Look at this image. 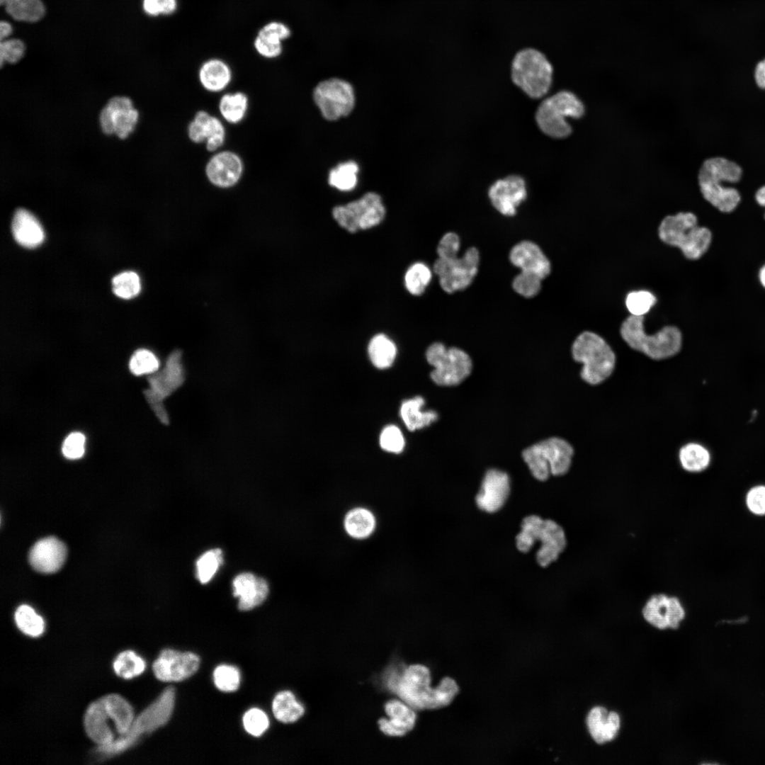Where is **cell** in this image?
I'll return each instance as SVG.
<instances>
[{"instance_id":"54","label":"cell","mask_w":765,"mask_h":765,"mask_svg":"<svg viewBox=\"0 0 765 765\" xmlns=\"http://www.w3.org/2000/svg\"><path fill=\"white\" fill-rule=\"evenodd\" d=\"M85 436L80 432L69 434L62 444V453L68 459H78L83 456L85 451Z\"/></svg>"},{"instance_id":"31","label":"cell","mask_w":765,"mask_h":765,"mask_svg":"<svg viewBox=\"0 0 765 765\" xmlns=\"http://www.w3.org/2000/svg\"><path fill=\"white\" fill-rule=\"evenodd\" d=\"M199 81L202 86L210 92L224 90L232 80V71L227 63L220 59L205 61L200 67Z\"/></svg>"},{"instance_id":"32","label":"cell","mask_w":765,"mask_h":765,"mask_svg":"<svg viewBox=\"0 0 765 765\" xmlns=\"http://www.w3.org/2000/svg\"><path fill=\"white\" fill-rule=\"evenodd\" d=\"M104 707L114 724L116 732L125 734L134 720V711L131 705L121 696L110 693L101 698Z\"/></svg>"},{"instance_id":"29","label":"cell","mask_w":765,"mask_h":765,"mask_svg":"<svg viewBox=\"0 0 765 765\" xmlns=\"http://www.w3.org/2000/svg\"><path fill=\"white\" fill-rule=\"evenodd\" d=\"M291 35L290 28L284 23L271 21L258 32L254 40L256 52L266 58H275L283 52L282 42Z\"/></svg>"},{"instance_id":"21","label":"cell","mask_w":765,"mask_h":765,"mask_svg":"<svg viewBox=\"0 0 765 765\" xmlns=\"http://www.w3.org/2000/svg\"><path fill=\"white\" fill-rule=\"evenodd\" d=\"M509 492L508 475L499 470H489L484 475L480 490L476 496L477 505L488 513L497 511L504 504Z\"/></svg>"},{"instance_id":"9","label":"cell","mask_w":765,"mask_h":765,"mask_svg":"<svg viewBox=\"0 0 765 765\" xmlns=\"http://www.w3.org/2000/svg\"><path fill=\"white\" fill-rule=\"evenodd\" d=\"M552 74L550 62L542 52L533 48L518 52L511 62L513 83L533 99L542 98L548 93Z\"/></svg>"},{"instance_id":"11","label":"cell","mask_w":765,"mask_h":765,"mask_svg":"<svg viewBox=\"0 0 765 765\" xmlns=\"http://www.w3.org/2000/svg\"><path fill=\"white\" fill-rule=\"evenodd\" d=\"M480 256L476 247L468 248L462 256L438 257L433 272L438 277L441 289L449 294L468 288L476 277Z\"/></svg>"},{"instance_id":"16","label":"cell","mask_w":765,"mask_h":765,"mask_svg":"<svg viewBox=\"0 0 765 765\" xmlns=\"http://www.w3.org/2000/svg\"><path fill=\"white\" fill-rule=\"evenodd\" d=\"M199 657L191 652L166 649L154 662L152 669L157 679L178 682L193 676L198 669Z\"/></svg>"},{"instance_id":"43","label":"cell","mask_w":765,"mask_h":765,"mask_svg":"<svg viewBox=\"0 0 765 765\" xmlns=\"http://www.w3.org/2000/svg\"><path fill=\"white\" fill-rule=\"evenodd\" d=\"M14 619L18 629L27 635L38 637L45 630L43 618L28 605L23 604L18 606L15 612Z\"/></svg>"},{"instance_id":"59","label":"cell","mask_w":765,"mask_h":765,"mask_svg":"<svg viewBox=\"0 0 765 765\" xmlns=\"http://www.w3.org/2000/svg\"><path fill=\"white\" fill-rule=\"evenodd\" d=\"M756 202L761 206H765V186L761 187L755 194Z\"/></svg>"},{"instance_id":"7","label":"cell","mask_w":765,"mask_h":765,"mask_svg":"<svg viewBox=\"0 0 765 765\" xmlns=\"http://www.w3.org/2000/svg\"><path fill=\"white\" fill-rule=\"evenodd\" d=\"M538 540L541 545L536 558L544 567L556 561L567 545L565 532L557 522L528 516L522 521L521 531L516 536V547L521 552H527Z\"/></svg>"},{"instance_id":"14","label":"cell","mask_w":765,"mask_h":765,"mask_svg":"<svg viewBox=\"0 0 765 765\" xmlns=\"http://www.w3.org/2000/svg\"><path fill=\"white\" fill-rule=\"evenodd\" d=\"M312 97L322 115L330 121L349 115L356 102L352 85L336 77L318 83L313 90Z\"/></svg>"},{"instance_id":"52","label":"cell","mask_w":765,"mask_h":765,"mask_svg":"<svg viewBox=\"0 0 765 765\" xmlns=\"http://www.w3.org/2000/svg\"><path fill=\"white\" fill-rule=\"evenodd\" d=\"M25 45L19 39H6L0 43V62L16 63L23 56Z\"/></svg>"},{"instance_id":"8","label":"cell","mask_w":765,"mask_h":765,"mask_svg":"<svg viewBox=\"0 0 765 765\" xmlns=\"http://www.w3.org/2000/svg\"><path fill=\"white\" fill-rule=\"evenodd\" d=\"M585 113L582 100L573 92L560 91L545 98L538 106L535 120L539 129L554 139L570 136L572 128L567 118H581Z\"/></svg>"},{"instance_id":"41","label":"cell","mask_w":765,"mask_h":765,"mask_svg":"<svg viewBox=\"0 0 765 765\" xmlns=\"http://www.w3.org/2000/svg\"><path fill=\"white\" fill-rule=\"evenodd\" d=\"M113 667L115 674L121 678L130 679L140 675L146 668V663L134 651L125 650L115 657Z\"/></svg>"},{"instance_id":"56","label":"cell","mask_w":765,"mask_h":765,"mask_svg":"<svg viewBox=\"0 0 765 765\" xmlns=\"http://www.w3.org/2000/svg\"><path fill=\"white\" fill-rule=\"evenodd\" d=\"M142 7L149 16L171 15L177 8V0H143Z\"/></svg>"},{"instance_id":"57","label":"cell","mask_w":765,"mask_h":765,"mask_svg":"<svg viewBox=\"0 0 765 765\" xmlns=\"http://www.w3.org/2000/svg\"><path fill=\"white\" fill-rule=\"evenodd\" d=\"M754 79L760 89H765V58L756 64L754 69Z\"/></svg>"},{"instance_id":"10","label":"cell","mask_w":765,"mask_h":765,"mask_svg":"<svg viewBox=\"0 0 765 765\" xmlns=\"http://www.w3.org/2000/svg\"><path fill=\"white\" fill-rule=\"evenodd\" d=\"M574 449L563 438L552 437L538 442L523 450L522 456L532 475L540 481L550 475L566 474L572 465Z\"/></svg>"},{"instance_id":"50","label":"cell","mask_w":765,"mask_h":765,"mask_svg":"<svg viewBox=\"0 0 765 765\" xmlns=\"http://www.w3.org/2000/svg\"><path fill=\"white\" fill-rule=\"evenodd\" d=\"M245 730L252 736L262 735L269 727V719L261 709L253 708L247 710L242 719Z\"/></svg>"},{"instance_id":"25","label":"cell","mask_w":765,"mask_h":765,"mask_svg":"<svg viewBox=\"0 0 765 765\" xmlns=\"http://www.w3.org/2000/svg\"><path fill=\"white\" fill-rule=\"evenodd\" d=\"M388 718L378 721L380 730L390 737H402L411 731L416 723L415 710L402 700H390L385 703Z\"/></svg>"},{"instance_id":"18","label":"cell","mask_w":765,"mask_h":765,"mask_svg":"<svg viewBox=\"0 0 765 765\" xmlns=\"http://www.w3.org/2000/svg\"><path fill=\"white\" fill-rule=\"evenodd\" d=\"M138 120V112L132 101L126 97H114L103 108L100 123L106 134H115L120 138L127 137L134 130Z\"/></svg>"},{"instance_id":"46","label":"cell","mask_w":765,"mask_h":765,"mask_svg":"<svg viewBox=\"0 0 765 765\" xmlns=\"http://www.w3.org/2000/svg\"><path fill=\"white\" fill-rule=\"evenodd\" d=\"M159 367V361L157 356L150 351L140 348L132 354L129 368L132 373L135 375L152 374Z\"/></svg>"},{"instance_id":"20","label":"cell","mask_w":765,"mask_h":765,"mask_svg":"<svg viewBox=\"0 0 765 765\" xmlns=\"http://www.w3.org/2000/svg\"><path fill=\"white\" fill-rule=\"evenodd\" d=\"M244 164L240 157L231 151L214 154L205 166L208 181L219 188L232 187L240 180Z\"/></svg>"},{"instance_id":"40","label":"cell","mask_w":765,"mask_h":765,"mask_svg":"<svg viewBox=\"0 0 765 765\" xmlns=\"http://www.w3.org/2000/svg\"><path fill=\"white\" fill-rule=\"evenodd\" d=\"M359 167L354 161H348L339 164L329 173V184L341 191H350L358 183Z\"/></svg>"},{"instance_id":"48","label":"cell","mask_w":765,"mask_h":765,"mask_svg":"<svg viewBox=\"0 0 765 765\" xmlns=\"http://www.w3.org/2000/svg\"><path fill=\"white\" fill-rule=\"evenodd\" d=\"M542 280L537 275L520 271L513 279V290L525 298H532L538 295L542 288Z\"/></svg>"},{"instance_id":"35","label":"cell","mask_w":765,"mask_h":765,"mask_svg":"<svg viewBox=\"0 0 765 765\" xmlns=\"http://www.w3.org/2000/svg\"><path fill=\"white\" fill-rule=\"evenodd\" d=\"M7 13L14 20L34 23L45 14V7L41 0H0Z\"/></svg>"},{"instance_id":"38","label":"cell","mask_w":765,"mask_h":765,"mask_svg":"<svg viewBox=\"0 0 765 765\" xmlns=\"http://www.w3.org/2000/svg\"><path fill=\"white\" fill-rule=\"evenodd\" d=\"M368 351L372 363L376 368L383 369L389 368L394 362L397 347L386 335L378 334L370 339Z\"/></svg>"},{"instance_id":"24","label":"cell","mask_w":765,"mask_h":765,"mask_svg":"<svg viewBox=\"0 0 765 765\" xmlns=\"http://www.w3.org/2000/svg\"><path fill=\"white\" fill-rule=\"evenodd\" d=\"M188 135L195 143L205 142L209 152L219 149L225 140V129L222 122L205 110L196 113L188 126Z\"/></svg>"},{"instance_id":"49","label":"cell","mask_w":765,"mask_h":765,"mask_svg":"<svg viewBox=\"0 0 765 765\" xmlns=\"http://www.w3.org/2000/svg\"><path fill=\"white\" fill-rule=\"evenodd\" d=\"M656 297L650 291L641 290L629 293L625 305L631 315L644 316L656 304Z\"/></svg>"},{"instance_id":"51","label":"cell","mask_w":765,"mask_h":765,"mask_svg":"<svg viewBox=\"0 0 765 765\" xmlns=\"http://www.w3.org/2000/svg\"><path fill=\"white\" fill-rule=\"evenodd\" d=\"M380 444L383 450L398 453L402 452L404 448V439L398 427L389 425L381 432Z\"/></svg>"},{"instance_id":"2","label":"cell","mask_w":765,"mask_h":765,"mask_svg":"<svg viewBox=\"0 0 765 765\" xmlns=\"http://www.w3.org/2000/svg\"><path fill=\"white\" fill-rule=\"evenodd\" d=\"M742 168L735 162L723 157L708 159L702 164L698 181L703 198L723 212L734 210L740 202V195L734 188L725 187L722 182H738Z\"/></svg>"},{"instance_id":"58","label":"cell","mask_w":765,"mask_h":765,"mask_svg":"<svg viewBox=\"0 0 765 765\" xmlns=\"http://www.w3.org/2000/svg\"><path fill=\"white\" fill-rule=\"evenodd\" d=\"M11 25L6 21H1L0 23V40H6L12 33Z\"/></svg>"},{"instance_id":"47","label":"cell","mask_w":765,"mask_h":765,"mask_svg":"<svg viewBox=\"0 0 765 765\" xmlns=\"http://www.w3.org/2000/svg\"><path fill=\"white\" fill-rule=\"evenodd\" d=\"M213 680L215 686L224 692H233L239 688L240 673L239 669L231 665L222 664L213 672Z\"/></svg>"},{"instance_id":"55","label":"cell","mask_w":765,"mask_h":765,"mask_svg":"<svg viewBox=\"0 0 765 765\" xmlns=\"http://www.w3.org/2000/svg\"><path fill=\"white\" fill-rule=\"evenodd\" d=\"M460 249V239L452 232H447L441 238L436 248L438 257L446 258L458 255Z\"/></svg>"},{"instance_id":"4","label":"cell","mask_w":765,"mask_h":765,"mask_svg":"<svg viewBox=\"0 0 765 765\" xmlns=\"http://www.w3.org/2000/svg\"><path fill=\"white\" fill-rule=\"evenodd\" d=\"M175 705V689L168 687L134 719L130 728L111 743L99 746L97 753L106 757L120 754L135 744L144 735L164 726L169 720Z\"/></svg>"},{"instance_id":"28","label":"cell","mask_w":765,"mask_h":765,"mask_svg":"<svg viewBox=\"0 0 765 765\" xmlns=\"http://www.w3.org/2000/svg\"><path fill=\"white\" fill-rule=\"evenodd\" d=\"M11 230L16 242L26 248H35L45 239L44 230L39 221L32 213L23 208L16 210Z\"/></svg>"},{"instance_id":"17","label":"cell","mask_w":765,"mask_h":765,"mask_svg":"<svg viewBox=\"0 0 765 765\" xmlns=\"http://www.w3.org/2000/svg\"><path fill=\"white\" fill-rule=\"evenodd\" d=\"M492 205L504 216H514L517 208L526 199L527 189L524 178L518 175H509L494 181L488 189Z\"/></svg>"},{"instance_id":"12","label":"cell","mask_w":765,"mask_h":765,"mask_svg":"<svg viewBox=\"0 0 765 765\" xmlns=\"http://www.w3.org/2000/svg\"><path fill=\"white\" fill-rule=\"evenodd\" d=\"M426 356L434 367L431 377L439 385H456L469 375L472 369L471 359L464 351L456 347L446 348L440 342L431 344Z\"/></svg>"},{"instance_id":"3","label":"cell","mask_w":765,"mask_h":765,"mask_svg":"<svg viewBox=\"0 0 765 765\" xmlns=\"http://www.w3.org/2000/svg\"><path fill=\"white\" fill-rule=\"evenodd\" d=\"M620 334L631 348L656 361L675 356L682 345L681 333L674 326H665L654 334H647L644 327V316L630 314L623 322Z\"/></svg>"},{"instance_id":"44","label":"cell","mask_w":765,"mask_h":765,"mask_svg":"<svg viewBox=\"0 0 765 765\" xmlns=\"http://www.w3.org/2000/svg\"><path fill=\"white\" fill-rule=\"evenodd\" d=\"M223 562L222 551L216 548L204 552L196 561V577L202 584H206L213 577Z\"/></svg>"},{"instance_id":"33","label":"cell","mask_w":765,"mask_h":765,"mask_svg":"<svg viewBox=\"0 0 765 765\" xmlns=\"http://www.w3.org/2000/svg\"><path fill=\"white\" fill-rule=\"evenodd\" d=\"M424 400L421 396L402 402L400 415L409 431H415L430 425L438 419V414L432 410L421 411Z\"/></svg>"},{"instance_id":"34","label":"cell","mask_w":765,"mask_h":765,"mask_svg":"<svg viewBox=\"0 0 765 765\" xmlns=\"http://www.w3.org/2000/svg\"><path fill=\"white\" fill-rule=\"evenodd\" d=\"M344 528L352 538L363 539L370 536L375 527V518L367 509L357 507L350 510L344 518Z\"/></svg>"},{"instance_id":"39","label":"cell","mask_w":765,"mask_h":765,"mask_svg":"<svg viewBox=\"0 0 765 765\" xmlns=\"http://www.w3.org/2000/svg\"><path fill=\"white\" fill-rule=\"evenodd\" d=\"M248 106V97L242 92L226 94L219 101L220 114L232 124H237L244 118Z\"/></svg>"},{"instance_id":"60","label":"cell","mask_w":765,"mask_h":765,"mask_svg":"<svg viewBox=\"0 0 765 765\" xmlns=\"http://www.w3.org/2000/svg\"><path fill=\"white\" fill-rule=\"evenodd\" d=\"M759 279L761 284L765 288V266L760 271Z\"/></svg>"},{"instance_id":"23","label":"cell","mask_w":765,"mask_h":765,"mask_svg":"<svg viewBox=\"0 0 765 765\" xmlns=\"http://www.w3.org/2000/svg\"><path fill=\"white\" fill-rule=\"evenodd\" d=\"M67 547L59 539L50 536L36 542L29 552L32 567L42 573H54L62 566L67 557Z\"/></svg>"},{"instance_id":"13","label":"cell","mask_w":765,"mask_h":765,"mask_svg":"<svg viewBox=\"0 0 765 765\" xmlns=\"http://www.w3.org/2000/svg\"><path fill=\"white\" fill-rule=\"evenodd\" d=\"M385 212L380 196L368 192L358 200L335 206L332 215L340 227L354 233L379 225L383 220Z\"/></svg>"},{"instance_id":"19","label":"cell","mask_w":765,"mask_h":765,"mask_svg":"<svg viewBox=\"0 0 765 765\" xmlns=\"http://www.w3.org/2000/svg\"><path fill=\"white\" fill-rule=\"evenodd\" d=\"M642 613L647 622L659 629L677 628L685 617V610L679 599L664 594L652 596Z\"/></svg>"},{"instance_id":"6","label":"cell","mask_w":765,"mask_h":765,"mask_svg":"<svg viewBox=\"0 0 765 765\" xmlns=\"http://www.w3.org/2000/svg\"><path fill=\"white\" fill-rule=\"evenodd\" d=\"M572 355L575 361L582 365V379L591 385L607 380L616 367L614 351L601 336L592 332H583L575 339Z\"/></svg>"},{"instance_id":"36","label":"cell","mask_w":765,"mask_h":765,"mask_svg":"<svg viewBox=\"0 0 765 765\" xmlns=\"http://www.w3.org/2000/svg\"><path fill=\"white\" fill-rule=\"evenodd\" d=\"M679 460L686 472L698 473L706 470L711 460L709 450L703 445L690 442L684 445L679 452Z\"/></svg>"},{"instance_id":"5","label":"cell","mask_w":765,"mask_h":765,"mask_svg":"<svg viewBox=\"0 0 765 765\" xmlns=\"http://www.w3.org/2000/svg\"><path fill=\"white\" fill-rule=\"evenodd\" d=\"M658 235L665 244L679 248L690 260L700 259L712 239L710 231L698 226L696 216L690 212L665 217L659 225Z\"/></svg>"},{"instance_id":"27","label":"cell","mask_w":765,"mask_h":765,"mask_svg":"<svg viewBox=\"0 0 765 765\" xmlns=\"http://www.w3.org/2000/svg\"><path fill=\"white\" fill-rule=\"evenodd\" d=\"M110 720L101 698L91 703L86 710L84 719L85 731L88 737L99 746L108 744L115 740Z\"/></svg>"},{"instance_id":"1","label":"cell","mask_w":765,"mask_h":765,"mask_svg":"<svg viewBox=\"0 0 765 765\" xmlns=\"http://www.w3.org/2000/svg\"><path fill=\"white\" fill-rule=\"evenodd\" d=\"M386 688L414 710H432L448 706L459 691L456 681L445 677L433 688L431 673L423 664L390 667L384 674Z\"/></svg>"},{"instance_id":"53","label":"cell","mask_w":765,"mask_h":765,"mask_svg":"<svg viewBox=\"0 0 765 765\" xmlns=\"http://www.w3.org/2000/svg\"><path fill=\"white\" fill-rule=\"evenodd\" d=\"M745 505L750 513L757 516H765V485L751 487L745 496Z\"/></svg>"},{"instance_id":"30","label":"cell","mask_w":765,"mask_h":765,"mask_svg":"<svg viewBox=\"0 0 765 765\" xmlns=\"http://www.w3.org/2000/svg\"><path fill=\"white\" fill-rule=\"evenodd\" d=\"M618 714L608 711L605 708H593L586 717V725L593 740L598 744H604L613 740L620 729Z\"/></svg>"},{"instance_id":"42","label":"cell","mask_w":765,"mask_h":765,"mask_svg":"<svg viewBox=\"0 0 765 765\" xmlns=\"http://www.w3.org/2000/svg\"><path fill=\"white\" fill-rule=\"evenodd\" d=\"M432 278V271L424 262H416L411 265L404 275V285L408 292L413 295H422Z\"/></svg>"},{"instance_id":"37","label":"cell","mask_w":765,"mask_h":765,"mask_svg":"<svg viewBox=\"0 0 765 765\" xmlns=\"http://www.w3.org/2000/svg\"><path fill=\"white\" fill-rule=\"evenodd\" d=\"M272 710L276 719L283 723L295 722L305 713L303 705L290 691H283L276 694L273 700Z\"/></svg>"},{"instance_id":"22","label":"cell","mask_w":765,"mask_h":765,"mask_svg":"<svg viewBox=\"0 0 765 765\" xmlns=\"http://www.w3.org/2000/svg\"><path fill=\"white\" fill-rule=\"evenodd\" d=\"M509 258L520 271L537 275L543 280L551 272V264L541 248L530 240H523L512 246Z\"/></svg>"},{"instance_id":"45","label":"cell","mask_w":765,"mask_h":765,"mask_svg":"<svg viewBox=\"0 0 765 765\" xmlns=\"http://www.w3.org/2000/svg\"><path fill=\"white\" fill-rule=\"evenodd\" d=\"M114 294L123 299H131L137 296L141 290L139 276L134 271H124L112 279Z\"/></svg>"},{"instance_id":"15","label":"cell","mask_w":765,"mask_h":765,"mask_svg":"<svg viewBox=\"0 0 765 765\" xmlns=\"http://www.w3.org/2000/svg\"><path fill=\"white\" fill-rule=\"evenodd\" d=\"M148 381L150 388L144 391L145 397L159 419L163 424H168V415L162 402L166 397L181 386L184 381L181 351H173L169 355L164 369L155 374L152 373Z\"/></svg>"},{"instance_id":"26","label":"cell","mask_w":765,"mask_h":765,"mask_svg":"<svg viewBox=\"0 0 765 765\" xmlns=\"http://www.w3.org/2000/svg\"><path fill=\"white\" fill-rule=\"evenodd\" d=\"M232 586L234 596L239 599L238 608L241 611L251 610L260 605L266 599L269 590L264 579L250 572L235 577Z\"/></svg>"}]
</instances>
